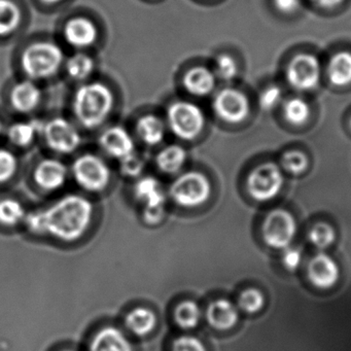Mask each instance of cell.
<instances>
[{
	"instance_id": "1",
	"label": "cell",
	"mask_w": 351,
	"mask_h": 351,
	"mask_svg": "<svg viewBox=\"0 0 351 351\" xmlns=\"http://www.w3.org/2000/svg\"><path fill=\"white\" fill-rule=\"evenodd\" d=\"M44 210L46 235L63 242L81 239L91 226L94 206L86 197L69 194Z\"/></svg>"
},
{
	"instance_id": "2",
	"label": "cell",
	"mask_w": 351,
	"mask_h": 351,
	"mask_svg": "<svg viewBox=\"0 0 351 351\" xmlns=\"http://www.w3.org/2000/svg\"><path fill=\"white\" fill-rule=\"evenodd\" d=\"M114 97L112 89L100 81L81 84L71 100V110L80 126L87 130L101 127L112 114Z\"/></svg>"
},
{
	"instance_id": "3",
	"label": "cell",
	"mask_w": 351,
	"mask_h": 351,
	"mask_svg": "<svg viewBox=\"0 0 351 351\" xmlns=\"http://www.w3.org/2000/svg\"><path fill=\"white\" fill-rule=\"evenodd\" d=\"M65 59L60 45L53 40H38L22 51L20 65L26 79L38 83L58 75L64 67Z\"/></svg>"
},
{
	"instance_id": "4",
	"label": "cell",
	"mask_w": 351,
	"mask_h": 351,
	"mask_svg": "<svg viewBox=\"0 0 351 351\" xmlns=\"http://www.w3.org/2000/svg\"><path fill=\"white\" fill-rule=\"evenodd\" d=\"M168 131L180 141H192L202 132L205 126L203 110L189 100H176L166 110Z\"/></svg>"
},
{
	"instance_id": "5",
	"label": "cell",
	"mask_w": 351,
	"mask_h": 351,
	"mask_svg": "<svg viewBox=\"0 0 351 351\" xmlns=\"http://www.w3.org/2000/svg\"><path fill=\"white\" fill-rule=\"evenodd\" d=\"M71 176L75 184L89 193L104 192L110 182L112 171L108 164L99 156L84 154L71 164Z\"/></svg>"
},
{
	"instance_id": "6",
	"label": "cell",
	"mask_w": 351,
	"mask_h": 351,
	"mask_svg": "<svg viewBox=\"0 0 351 351\" xmlns=\"http://www.w3.org/2000/svg\"><path fill=\"white\" fill-rule=\"evenodd\" d=\"M211 193L208 178L197 171H188L176 176L170 184L169 198L180 207L193 208L204 204Z\"/></svg>"
},
{
	"instance_id": "7",
	"label": "cell",
	"mask_w": 351,
	"mask_h": 351,
	"mask_svg": "<svg viewBox=\"0 0 351 351\" xmlns=\"http://www.w3.org/2000/svg\"><path fill=\"white\" fill-rule=\"evenodd\" d=\"M40 136L51 151L60 156L75 153L82 143V134L77 125L63 117H55L44 122Z\"/></svg>"
},
{
	"instance_id": "8",
	"label": "cell",
	"mask_w": 351,
	"mask_h": 351,
	"mask_svg": "<svg viewBox=\"0 0 351 351\" xmlns=\"http://www.w3.org/2000/svg\"><path fill=\"white\" fill-rule=\"evenodd\" d=\"M133 194L135 199L143 204V217L145 223L155 226L163 221L167 196L157 178L153 176L139 178L133 189Z\"/></svg>"
},
{
	"instance_id": "9",
	"label": "cell",
	"mask_w": 351,
	"mask_h": 351,
	"mask_svg": "<svg viewBox=\"0 0 351 351\" xmlns=\"http://www.w3.org/2000/svg\"><path fill=\"white\" fill-rule=\"evenodd\" d=\"M297 225L291 213L287 211H272L267 217L263 227L265 241L271 247L287 248L295 237Z\"/></svg>"
},
{
	"instance_id": "10",
	"label": "cell",
	"mask_w": 351,
	"mask_h": 351,
	"mask_svg": "<svg viewBox=\"0 0 351 351\" xmlns=\"http://www.w3.org/2000/svg\"><path fill=\"white\" fill-rule=\"evenodd\" d=\"M283 176L275 164L258 166L248 178L247 186L250 195L258 201L274 198L282 188Z\"/></svg>"
},
{
	"instance_id": "11",
	"label": "cell",
	"mask_w": 351,
	"mask_h": 351,
	"mask_svg": "<svg viewBox=\"0 0 351 351\" xmlns=\"http://www.w3.org/2000/svg\"><path fill=\"white\" fill-rule=\"evenodd\" d=\"M319 77V62L312 55H298L287 66V81L298 91H311L318 85Z\"/></svg>"
},
{
	"instance_id": "12",
	"label": "cell",
	"mask_w": 351,
	"mask_h": 351,
	"mask_svg": "<svg viewBox=\"0 0 351 351\" xmlns=\"http://www.w3.org/2000/svg\"><path fill=\"white\" fill-rule=\"evenodd\" d=\"M213 110L228 123H239L250 114V102L242 92L236 89L221 90L213 98Z\"/></svg>"
},
{
	"instance_id": "13",
	"label": "cell",
	"mask_w": 351,
	"mask_h": 351,
	"mask_svg": "<svg viewBox=\"0 0 351 351\" xmlns=\"http://www.w3.org/2000/svg\"><path fill=\"white\" fill-rule=\"evenodd\" d=\"M63 40L71 48L80 51L92 48L98 40V29L96 24L89 18H71L63 26Z\"/></svg>"
},
{
	"instance_id": "14",
	"label": "cell",
	"mask_w": 351,
	"mask_h": 351,
	"mask_svg": "<svg viewBox=\"0 0 351 351\" xmlns=\"http://www.w3.org/2000/svg\"><path fill=\"white\" fill-rule=\"evenodd\" d=\"M98 143L106 155L118 161L136 152L134 137L126 128L118 125L108 127L102 131Z\"/></svg>"
},
{
	"instance_id": "15",
	"label": "cell",
	"mask_w": 351,
	"mask_h": 351,
	"mask_svg": "<svg viewBox=\"0 0 351 351\" xmlns=\"http://www.w3.org/2000/svg\"><path fill=\"white\" fill-rule=\"evenodd\" d=\"M67 166L55 158H47L38 162L34 172L36 184L40 190L55 192L65 186L69 180Z\"/></svg>"
},
{
	"instance_id": "16",
	"label": "cell",
	"mask_w": 351,
	"mask_h": 351,
	"mask_svg": "<svg viewBox=\"0 0 351 351\" xmlns=\"http://www.w3.org/2000/svg\"><path fill=\"white\" fill-rule=\"evenodd\" d=\"M10 104L15 112L28 114L38 110L43 100L42 88L38 82L25 79L14 84L10 91Z\"/></svg>"
},
{
	"instance_id": "17",
	"label": "cell",
	"mask_w": 351,
	"mask_h": 351,
	"mask_svg": "<svg viewBox=\"0 0 351 351\" xmlns=\"http://www.w3.org/2000/svg\"><path fill=\"white\" fill-rule=\"evenodd\" d=\"M167 131L165 119L153 112L139 117L135 124L137 138L147 147H153L161 145L165 139Z\"/></svg>"
},
{
	"instance_id": "18",
	"label": "cell",
	"mask_w": 351,
	"mask_h": 351,
	"mask_svg": "<svg viewBox=\"0 0 351 351\" xmlns=\"http://www.w3.org/2000/svg\"><path fill=\"white\" fill-rule=\"evenodd\" d=\"M310 280L315 287L328 289L339 278V268L334 260L326 254H319L312 258L308 268Z\"/></svg>"
},
{
	"instance_id": "19",
	"label": "cell",
	"mask_w": 351,
	"mask_h": 351,
	"mask_svg": "<svg viewBox=\"0 0 351 351\" xmlns=\"http://www.w3.org/2000/svg\"><path fill=\"white\" fill-rule=\"evenodd\" d=\"M184 89L195 97H205L210 95L217 85V77L210 69L204 66H194L184 75Z\"/></svg>"
},
{
	"instance_id": "20",
	"label": "cell",
	"mask_w": 351,
	"mask_h": 351,
	"mask_svg": "<svg viewBox=\"0 0 351 351\" xmlns=\"http://www.w3.org/2000/svg\"><path fill=\"white\" fill-rule=\"evenodd\" d=\"M90 351H133L126 335L114 326L100 328L90 343Z\"/></svg>"
},
{
	"instance_id": "21",
	"label": "cell",
	"mask_w": 351,
	"mask_h": 351,
	"mask_svg": "<svg viewBox=\"0 0 351 351\" xmlns=\"http://www.w3.org/2000/svg\"><path fill=\"white\" fill-rule=\"evenodd\" d=\"M44 122L38 120L19 121L5 129V134L12 145L17 147H27L42 135Z\"/></svg>"
},
{
	"instance_id": "22",
	"label": "cell",
	"mask_w": 351,
	"mask_h": 351,
	"mask_svg": "<svg viewBox=\"0 0 351 351\" xmlns=\"http://www.w3.org/2000/svg\"><path fill=\"white\" fill-rule=\"evenodd\" d=\"M63 69L71 81L84 84L89 82L95 73L96 61L91 55L80 51L65 59Z\"/></svg>"
},
{
	"instance_id": "23",
	"label": "cell",
	"mask_w": 351,
	"mask_h": 351,
	"mask_svg": "<svg viewBox=\"0 0 351 351\" xmlns=\"http://www.w3.org/2000/svg\"><path fill=\"white\" fill-rule=\"evenodd\" d=\"M157 315L149 308H133L125 316L124 324L131 334L137 337H145L151 334L157 326Z\"/></svg>"
},
{
	"instance_id": "24",
	"label": "cell",
	"mask_w": 351,
	"mask_h": 351,
	"mask_svg": "<svg viewBox=\"0 0 351 351\" xmlns=\"http://www.w3.org/2000/svg\"><path fill=\"white\" fill-rule=\"evenodd\" d=\"M206 317L213 328L228 330L237 322L238 311L235 306L228 300H217L207 308Z\"/></svg>"
},
{
	"instance_id": "25",
	"label": "cell",
	"mask_w": 351,
	"mask_h": 351,
	"mask_svg": "<svg viewBox=\"0 0 351 351\" xmlns=\"http://www.w3.org/2000/svg\"><path fill=\"white\" fill-rule=\"evenodd\" d=\"M186 149L182 145H166L156 156V165L158 169L164 174H178L184 168L186 161Z\"/></svg>"
},
{
	"instance_id": "26",
	"label": "cell",
	"mask_w": 351,
	"mask_h": 351,
	"mask_svg": "<svg viewBox=\"0 0 351 351\" xmlns=\"http://www.w3.org/2000/svg\"><path fill=\"white\" fill-rule=\"evenodd\" d=\"M23 13L15 0H0V38L15 34L22 24Z\"/></svg>"
},
{
	"instance_id": "27",
	"label": "cell",
	"mask_w": 351,
	"mask_h": 351,
	"mask_svg": "<svg viewBox=\"0 0 351 351\" xmlns=\"http://www.w3.org/2000/svg\"><path fill=\"white\" fill-rule=\"evenodd\" d=\"M330 83L337 87H343L351 83V54L340 52L332 56L328 66Z\"/></svg>"
},
{
	"instance_id": "28",
	"label": "cell",
	"mask_w": 351,
	"mask_h": 351,
	"mask_svg": "<svg viewBox=\"0 0 351 351\" xmlns=\"http://www.w3.org/2000/svg\"><path fill=\"white\" fill-rule=\"evenodd\" d=\"M202 318L200 306L192 300H186L174 309V320L180 328L191 330L196 328Z\"/></svg>"
},
{
	"instance_id": "29",
	"label": "cell",
	"mask_w": 351,
	"mask_h": 351,
	"mask_svg": "<svg viewBox=\"0 0 351 351\" xmlns=\"http://www.w3.org/2000/svg\"><path fill=\"white\" fill-rule=\"evenodd\" d=\"M27 213L23 204L17 199L5 198L0 200V223L13 227L23 223Z\"/></svg>"
},
{
	"instance_id": "30",
	"label": "cell",
	"mask_w": 351,
	"mask_h": 351,
	"mask_svg": "<svg viewBox=\"0 0 351 351\" xmlns=\"http://www.w3.org/2000/svg\"><path fill=\"white\" fill-rule=\"evenodd\" d=\"M283 112L287 122L293 125H302L309 118L310 108L305 100L291 98L285 102Z\"/></svg>"
},
{
	"instance_id": "31",
	"label": "cell",
	"mask_w": 351,
	"mask_h": 351,
	"mask_svg": "<svg viewBox=\"0 0 351 351\" xmlns=\"http://www.w3.org/2000/svg\"><path fill=\"white\" fill-rule=\"evenodd\" d=\"M309 239L316 247L324 250L328 247L335 240V232L328 223H316L309 233Z\"/></svg>"
},
{
	"instance_id": "32",
	"label": "cell",
	"mask_w": 351,
	"mask_h": 351,
	"mask_svg": "<svg viewBox=\"0 0 351 351\" xmlns=\"http://www.w3.org/2000/svg\"><path fill=\"white\" fill-rule=\"evenodd\" d=\"M120 163V169L123 176L131 178H139L147 166L145 157L138 155L136 152L129 157L121 160Z\"/></svg>"
},
{
	"instance_id": "33",
	"label": "cell",
	"mask_w": 351,
	"mask_h": 351,
	"mask_svg": "<svg viewBox=\"0 0 351 351\" xmlns=\"http://www.w3.org/2000/svg\"><path fill=\"white\" fill-rule=\"evenodd\" d=\"M18 159L13 152L0 147V182H5L15 176Z\"/></svg>"
},
{
	"instance_id": "34",
	"label": "cell",
	"mask_w": 351,
	"mask_h": 351,
	"mask_svg": "<svg viewBox=\"0 0 351 351\" xmlns=\"http://www.w3.org/2000/svg\"><path fill=\"white\" fill-rule=\"evenodd\" d=\"M213 73L215 77L223 81H231L237 75V64L229 55H221L215 61Z\"/></svg>"
},
{
	"instance_id": "35",
	"label": "cell",
	"mask_w": 351,
	"mask_h": 351,
	"mask_svg": "<svg viewBox=\"0 0 351 351\" xmlns=\"http://www.w3.org/2000/svg\"><path fill=\"white\" fill-rule=\"evenodd\" d=\"M282 166L287 171L293 174H300L305 171L308 166V159L301 152H289L282 158Z\"/></svg>"
},
{
	"instance_id": "36",
	"label": "cell",
	"mask_w": 351,
	"mask_h": 351,
	"mask_svg": "<svg viewBox=\"0 0 351 351\" xmlns=\"http://www.w3.org/2000/svg\"><path fill=\"white\" fill-rule=\"evenodd\" d=\"M239 305L244 311L248 312V313H254L264 305V297L258 289H247L240 297Z\"/></svg>"
},
{
	"instance_id": "37",
	"label": "cell",
	"mask_w": 351,
	"mask_h": 351,
	"mask_svg": "<svg viewBox=\"0 0 351 351\" xmlns=\"http://www.w3.org/2000/svg\"><path fill=\"white\" fill-rule=\"evenodd\" d=\"M172 351H206V348L201 342L200 339L184 335V336L178 337L173 341Z\"/></svg>"
},
{
	"instance_id": "38",
	"label": "cell",
	"mask_w": 351,
	"mask_h": 351,
	"mask_svg": "<svg viewBox=\"0 0 351 351\" xmlns=\"http://www.w3.org/2000/svg\"><path fill=\"white\" fill-rule=\"evenodd\" d=\"M30 233L34 235H46L44 210H34L27 213L23 221Z\"/></svg>"
},
{
	"instance_id": "39",
	"label": "cell",
	"mask_w": 351,
	"mask_h": 351,
	"mask_svg": "<svg viewBox=\"0 0 351 351\" xmlns=\"http://www.w3.org/2000/svg\"><path fill=\"white\" fill-rule=\"evenodd\" d=\"M282 99V92L277 86L267 88L260 96V106L263 110H271L278 106Z\"/></svg>"
},
{
	"instance_id": "40",
	"label": "cell",
	"mask_w": 351,
	"mask_h": 351,
	"mask_svg": "<svg viewBox=\"0 0 351 351\" xmlns=\"http://www.w3.org/2000/svg\"><path fill=\"white\" fill-rule=\"evenodd\" d=\"M283 264L289 270L295 271L301 264V250L295 247H287L283 254Z\"/></svg>"
},
{
	"instance_id": "41",
	"label": "cell",
	"mask_w": 351,
	"mask_h": 351,
	"mask_svg": "<svg viewBox=\"0 0 351 351\" xmlns=\"http://www.w3.org/2000/svg\"><path fill=\"white\" fill-rule=\"evenodd\" d=\"M274 5L278 11L289 14L299 9L300 0H274Z\"/></svg>"
},
{
	"instance_id": "42",
	"label": "cell",
	"mask_w": 351,
	"mask_h": 351,
	"mask_svg": "<svg viewBox=\"0 0 351 351\" xmlns=\"http://www.w3.org/2000/svg\"><path fill=\"white\" fill-rule=\"evenodd\" d=\"M312 1L319 7L330 9V8H335L340 5L343 0H312Z\"/></svg>"
},
{
	"instance_id": "43",
	"label": "cell",
	"mask_w": 351,
	"mask_h": 351,
	"mask_svg": "<svg viewBox=\"0 0 351 351\" xmlns=\"http://www.w3.org/2000/svg\"><path fill=\"white\" fill-rule=\"evenodd\" d=\"M42 1L48 3V5H56V3H61L63 0H42Z\"/></svg>"
},
{
	"instance_id": "44",
	"label": "cell",
	"mask_w": 351,
	"mask_h": 351,
	"mask_svg": "<svg viewBox=\"0 0 351 351\" xmlns=\"http://www.w3.org/2000/svg\"><path fill=\"white\" fill-rule=\"evenodd\" d=\"M5 132V126H3V121L0 119V135Z\"/></svg>"
},
{
	"instance_id": "45",
	"label": "cell",
	"mask_w": 351,
	"mask_h": 351,
	"mask_svg": "<svg viewBox=\"0 0 351 351\" xmlns=\"http://www.w3.org/2000/svg\"><path fill=\"white\" fill-rule=\"evenodd\" d=\"M63 351H75V350H63Z\"/></svg>"
}]
</instances>
